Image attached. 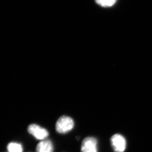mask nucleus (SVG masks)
<instances>
[{
    "mask_svg": "<svg viewBox=\"0 0 152 152\" xmlns=\"http://www.w3.org/2000/svg\"><path fill=\"white\" fill-rule=\"evenodd\" d=\"M74 122L71 117L63 115L60 117L56 123V129L61 134L67 133L73 129Z\"/></svg>",
    "mask_w": 152,
    "mask_h": 152,
    "instance_id": "1",
    "label": "nucleus"
},
{
    "mask_svg": "<svg viewBox=\"0 0 152 152\" xmlns=\"http://www.w3.org/2000/svg\"><path fill=\"white\" fill-rule=\"evenodd\" d=\"M28 132L36 139L41 141L45 140L48 136V130L38 124H31L29 125L28 127Z\"/></svg>",
    "mask_w": 152,
    "mask_h": 152,
    "instance_id": "2",
    "label": "nucleus"
},
{
    "mask_svg": "<svg viewBox=\"0 0 152 152\" xmlns=\"http://www.w3.org/2000/svg\"><path fill=\"white\" fill-rule=\"evenodd\" d=\"M112 146L115 152H124L126 147V142L124 136L120 134H115L111 138Z\"/></svg>",
    "mask_w": 152,
    "mask_h": 152,
    "instance_id": "3",
    "label": "nucleus"
},
{
    "mask_svg": "<svg viewBox=\"0 0 152 152\" xmlns=\"http://www.w3.org/2000/svg\"><path fill=\"white\" fill-rule=\"evenodd\" d=\"M81 152H98L96 139L88 137L83 139L81 145Z\"/></svg>",
    "mask_w": 152,
    "mask_h": 152,
    "instance_id": "4",
    "label": "nucleus"
},
{
    "mask_svg": "<svg viewBox=\"0 0 152 152\" xmlns=\"http://www.w3.org/2000/svg\"><path fill=\"white\" fill-rule=\"evenodd\" d=\"M53 146L51 141L44 140L39 142L37 147L36 152H53Z\"/></svg>",
    "mask_w": 152,
    "mask_h": 152,
    "instance_id": "5",
    "label": "nucleus"
},
{
    "mask_svg": "<svg viewBox=\"0 0 152 152\" xmlns=\"http://www.w3.org/2000/svg\"><path fill=\"white\" fill-rule=\"evenodd\" d=\"M8 152H22V145L16 142H10L7 146Z\"/></svg>",
    "mask_w": 152,
    "mask_h": 152,
    "instance_id": "6",
    "label": "nucleus"
},
{
    "mask_svg": "<svg viewBox=\"0 0 152 152\" xmlns=\"http://www.w3.org/2000/svg\"><path fill=\"white\" fill-rule=\"evenodd\" d=\"M117 0H95L97 4L103 7H110L113 6Z\"/></svg>",
    "mask_w": 152,
    "mask_h": 152,
    "instance_id": "7",
    "label": "nucleus"
}]
</instances>
